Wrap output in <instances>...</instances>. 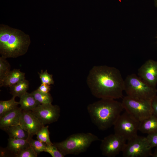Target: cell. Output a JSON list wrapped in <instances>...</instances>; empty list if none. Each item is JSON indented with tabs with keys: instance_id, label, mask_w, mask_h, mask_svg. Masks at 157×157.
Here are the masks:
<instances>
[{
	"instance_id": "cell-1",
	"label": "cell",
	"mask_w": 157,
	"mask_h": 157,
	"mask_svg": "<svg viewBox=\"0 0 157 157\" xmlns=\"http://www.w3.org/2000/svg\"><path fill=\"white\" fill-rule=\"evenodd\" d=\"M86 83L92 94L97 98L116 99L123 97L124 80L115 67L93 66L87 76Z\"/></svg>"
},
{
	"instance_id": "cell-2",
	"label": "cell",
	"mask_w": 157,
	"mask_h": 157,
	"mask_svg": "<svg viewBox=\"0 0 157 157\" xmlns=\"http://www.w3.org/2000/svg\"><path fill=\"white\" fill-rule=\"evenodd\" d=\"M112 99H100L89 104L87 110L91 121L105 131L114 126L124 109L122 102Z\"/></svg>"
},
{
	"instance_id": "cell-3",
	"label": "cell",
	"mask_w": 157,
	"mask_h": 157,
	"mask_svg": "<svg viewBox=\"0 0 157 157\" xmlns=\"http://www.w3.org/2000/svg\"><path fill=\"white\" fill-rule=\"evenodd\" d=\"M31 42L29 35L22 31L5 24L0 25V54L6 58L25 54Z\"/></svg>"
},
{
	"instance_id": "cell-4",
	"label": "cell",
	"mask_w": 157,
	"mask_h": 157,
	"mask_svg": "<svg viewBox=\"0 0 157 157\" xmlns=\"http://www.w3.org/2000/svg\"><path fill=\"white\" fill-rule=\"evenodd\" d=\"M99 140L98 137L92 133H80L72 134L64 140L53 144L65 156L84 153L93 142Z\"/></svg>"
},
{
	"instance_id": "cell-5",
	"label": "cell",
	"mask_w": 157,
	"mask_h": 157,
	"mask_svg": "<svg viewBox=\"0 0 157 157\" xmlns=\"http://www.w3.org/2000/svg\"><path fill=\"white\" fill-rule=\"evenodd\" d=\"M124 91L127 96L140 100L152 101L157 94V89L147 84L134 74L124 80Z\"/></svg>"
},
{
	"instance_id": "cell-6",
	"label": "cell",
	"mask_w": 157,
	"mask_h": 157,
	"mask_svg": "<svg viewBox=\"0 0 157 157\" xmlns=\"http://www.w3.org/2000/svg\"><path fill=\"white\" fill-rule=\"evenodd\" d=\"M140 122L125 111L119 117L114 126V133L125 140L138 135Z\"/></svg>"
},
{
	"instance_id": "cell-7",
	"label": "cell",
	"mask_w": 157,
	"mask_h": 157,
	"mask_svg": "<svg viewBox=\"0 0 157 157\" xmlns=\"http://www.w3.org/2000/svg\"><path fill=\"white\" fill-rule=\"evenodd\" d=\"M151 102L126 96L122 103L124 109L140 122L153 114Z\"/></svg>"
},
{
	"instance_id": "cell-8",
	"label": "cell",
	"mask_w": 157,
	"mask_h": 157,
	"mask_svg": "<svg viewBox=\"0 0 157 157\" xmlns=\"http://www.w3.org/2000/svg\"><path fill=\"white\" fill-rule=\"evenodd\" d=\"M151 149L146 137L138 135L128 140L122 152L124 157H147L151 156Z\"/></svg>"
},
{
	"instance_id": "cell-9",
	"label": "cell",
	"mask_w": 157,
	"mask_h": 157,
	"mask_svg": "<svg viewBox=\"0 0 157 157\" xmlns=\"http://www.w3.org/2000/svg\"><path fill=\"white\" fill-rule=\"evenodd\" d=\"M126 141L115 133L107 136L101 141L100 149L102 154L107 157L116 156L122 151Z\"/></svg>"
},
{
	"instance_id": "cell-10",
	"label": "cell",
	"mask_w": 157,
	"mask_h": 157,
	"mask_svg": "<svg viewBox=\"0 0 157 157\" xmlns=\"http://www.w3.org/2000/svg\"><path fill=\"white\" fill-rule=\"evenodd\" d=\"M44 125L57 121L60 116V108L52 104H40L31 111Z\"/></svg>"
},
{
	"instance_id": "cell-11",
	"label": "cell",
	"mask_w": 157,
	"mask_h": 157,
	"mask_svg": "<svg viewBox=\"0 0 157 157\" xmlns=\"http://www.w3.org/2000/svg\"><path fill=\"white\" fill-rule=\"evenodd\" d=\"M19 125L32 138L44 126L31 111L22 110L19 121Z\"/></svg>"
},
{
	"instance_id": "cell-12",
	"label": "cell",
	"mask_w": 157,
	"mask_h": 157,
	"mask_svg": "<svg viewBox=\"0 0 157 157\" xmlns=\"http://www.w3.org/2000/svg\"><path fill=\"white\" fill-rule=\"evenodd\" d=\"M138 75L147 84L156 88L157 84V61L152 59L146 61L138 69Z\"/></svg>"
},
{
	"instance_id": "cell-13",
	"label": "cell",
	"mask_w": 157,
	"mask_h": 157,
	"mask_svg": "<svg viewBox=\"0 0 157 157\" xmlns=\"http://www.w3.org/2000/svg\"><path fill=\"white\" fill-rule=\"evenodd\" d=\"M30 146L28 139H16L9 138L4 156L10 155L15 157L21 150Z\"/></svg>"
},
{
	"instance_id": "cell-14",
	"label": "cell",
	"mask_w": 157,
	"mask_h": 157,
	"mask_svg": "<svg viewBox=\"0 0 157 157\" xmlns=\"http://www.w3.org/2000/svg\"><path fill=\"white\" fill-rule=\"evenodd\" d=\"M22 111L20 107H18L0 117V129L5 131L10 127L19 124Z\"/></svg>"
},
{
	"instance_id": "cell-15",
	"label": "cell",
	"mask_w": 157,
	"mask_h": 157,
	"mask_svg": "<svg viewBox=\"0 0 157 157\" xmlns=\"http://www.w3.org/2000/svg\"><path fill=\"white\" fill-rule=\"evenodd\" d=\"M25 78L24 73L22 72L19 69H14L10 71L8 74L0 81V87H10Z\"/></svg>"
},
{
	"instance_id": "cell-16",
	"label": "cell",
	"mask_w": 157,
	"mask_h": 157,
	"mask_svg": "<svg viewBox=\"0 0 157 157\" xmlns=\"http://www.w3.org/2000/svg\"><path fill=\"white\" fill-rule=\"evenodd\" d=\"M139 131L149 134L157 131V117L153 114L140 122Z\"/></svg>"
},
{
	"instance_id": "cell-17",
	"label": "cell",
	"mask_w": 157,
	"mask_h": 157,
	"mask_svg": "<svg viewBox=\"0 0 157 157\" xmlns=\"http://www.w3.org/2000/svg\"><path fill=\"white\" fill-rule=\"evenodd\" d=\"M19 102L20 108L24 111H32L40 104L33 97L31 93L26 92L20 97Z\"/></svg>"
},
{
	"instance_id": "cell-18",
	"label": "cell",
	"mask_w": 157,
	"mask_h": 157,
	"mask_svg": "<svg viewBox=\"0 0 157 157\" xmlns=\"http://www.w3.org/2000/svg\"><path fill=\"white\" fill-rule=\"evenodd\" d=\"M9 138L16 139H29L28 133L24 130L19 124L10 127L6 129Z\"/></svg>"
},
{
	"instance_id": "cell-19",
	"label": "cell",
	"mask_w": 157,
	"mask_h": 157,
	"mask_svg": "<svg viewBox=\"0 0 157 157\" xmlns=\"http://www.w3.org/2000/svg\"><path fill=\"white\" fill-rule=\"evenodd\" d=\"M29 84L28 81L25 79L10 87V93L13 97H20L27 92Z\"/></svg>"
},
{
	"instance_id": "cell-20",
	"label": "cell",
	"mask_w": 157,
	"mask_h": 157,
	"mask_svg": "<svg viewBox=\"0 0 157 157\" xmlns=\"http://www.w3.org/2000/svg\"><path fill=\"white\" fill-rule=\"evenodd\" d=\"M15 98L13 97L10 100L0 101V117L18 107L19 103L15 101Z\"/></svg>"
},
{
	"instance_id": "cell-21",
	"label": "cell",
	"mask_w": 157,
	"mask_h": 157,
	"mask_svg": "<svg viewBox=\"0 0 157 157\" xmlns=\"http://www.w3.org/2000/svg\"><path fill=\"white\" fill-rule=\"evenodd\" d=\"M31 93L35 99L40 104H52L53 98L49 93H43L37 89Z\"/></svg>"
},
{
	"instance_id": "cell-22",
	"label": "cell",
	"mask_w": 157,
	"mask_h": 157,
	"mask_svg": "<svg viewBox=\"0 0 157 157\" xmlns=\"http://www.w3.org/2000/svg\"><path fill=\"white\" fill-rule=\"evenodd\" d=\"M48 128V126H43L37 133V138L38 140L47 145H52L53 143L50 140Z\"/></svg>"
},
{
	"instance_id": "cell-23",
	"label": "cell",
	"mask_w": 157,
	"mask_h": 157,
	"mask_svg": "<svg viewBox=\"0 0 157 157\" xmlns=\"http://www.w3.org/2000/svg\"><path fill=\"white\" fill-rule=\"evenodd\" d=\"M6 58L0 57V81H1L10 71V65Z\"/></svg>"
},
{
	"instance_id": "cell-24",
	"label": "cell",
	"mask_w": 157,
	"mask_h": 157,
	"mask_svg": "<svg viewBox=\"0 0 157 157\" xmlns=\"http://www.w3.org/2000/svg\"><path fill=\"white\" fill-rule=\"evenodd\" d=\"M30 146L37 154L45 152L46 144L39 140H33L32 138L28 139Z\"/></svg>"
},
{
	"instance_id": "cell-25",
	"label": "cell",
	"mask_w": 157,
	"mask_h": 157,
	"mask_svg": "<svg viewBox=\"0 0 157 157\" xmlns=\"http://www.w3.org/2000/svg\"><path fill=\"white\" fill-rule=\"evenodd\" d=\"M41 83L47 84L49 85L54 84L53 75L49 74L47 70L44 72L41 70V72H38Z\"/></svg>"
},
{
	"instance_id": "cell-26",
	"label": "cell",
	"mask_w": 157,
	"mask_h": 157,
	"mask_svg": "<svg viewBox=\"0 0 157 157\" xmlns=\"http://www.w3.org/2000/svg\"><path fill=\"white\" fill-rule=\"evenodd\" d=\"M37 156L38 154L30 146L20 151L15 157H37Z\"/></svg>"
},
{
	"instance_id": "cell-27",
	"label": "cell",
	"mask_w": 157,
	"mask_h": 157,
	"mask_svg": "<svg viewBox=\"0 0 157 157\" xmlns=\"http://www.w3.org/2000/svg\"><path fill=\"white\" fill-rule=\"evenodd\" d=\"M45 152L49 153L52 157L64 156L53 144L52 145L46 144Z\"/></svg>"
},
{
	"instance_id": "cell-28",
	"label": "cell",
	"mask_w": 157,
	"mask_h": 157,
	"mask_svg": "<svg viewBox=\"0 0 157 157\" xmlns=\"http://www.w3.org/2000/svg\"><path fill=\"white\" fill-rule=\"evenodd\" d=\"M146 138L151 149L157 147V131L148 134Z\"/></svg>"
},
{
	"instance_id": "cell-29",
	"label": "cell",
	"mask_w": 157,
	"mask_h": 157,
	"mask_svg": "<svg viewBox=\"0 0 157 157\" xmlns=\"http://www.w3.org/2000/svg\"><path fill=\"white\" fill-rule=\"evenodd\" d=\"M37 89L42 93H48L51 90V87L48 85L41 83Z\"/></svg>"
},
{
	"instance_id": "cell-30",
	"label": "cell",
	"mask_w": 157,
	"mask_h": 157,
	"mask_svg": "<svg viewBox=\"0 0 157 157\" xmlns=\"http://www.w3.org/2000/svg\"><path fill=\"white\" fill-rule=\"evenodd\" d=\"M151 104L153 114L157 117V94L152 100Z\"/></svg>"
},
{
	"instance_id": "cell-31",
	"label": "cell",
	"mask_w": 157,
	"mask_h": 157,
	"mask_svg": "<svg viewBox=\"0 0 157 157\" xmlns=\"http://www.w3.org/2000/svg\"><path fill=\"white\" fill-rule=\"evenodd\" d=\"M151 156L153 157H157V147H156L154 153H152Z\"/></svg>"
},
{
	"instance_id": "cell-32",
	"label": "cell",
	"mask_w": 157,
	"mask_h": 157,
	"mask_svg": "<svg viewBox=\"0 0 157 157\" xmlns=\"http://www.w3.org/2000/svg\"><path fill=\"white\" fill-rule=\"evenodd\" d=\"M155 6L157 7V0H154Z\"/></svg>"
},
{
	"instance_id": "cell-33",
	"label": "cell",
	"mask_w": 157,
	"mask_h": 157,
	"mask_svg": "<svg viewBox=\"0 0 157 157\" xmlns=\"http://www.w3.org/2000/svg\"></svg>"
}]
</instances>
